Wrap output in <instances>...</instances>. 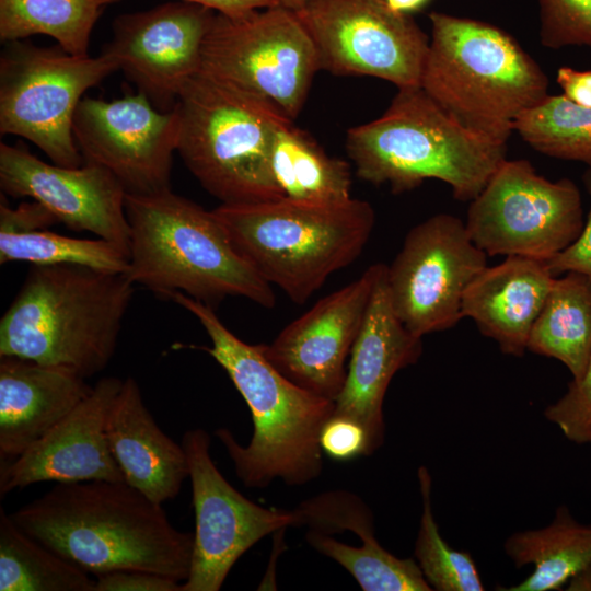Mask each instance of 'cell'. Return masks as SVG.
I'll list each match as a JSON object with an SVG mask.
<instances>
[{
    "label": "cell",
    "mask_w": 591,
    "mask_h": 591,
    "mask_svg": "<svg viewBox=\"0 0 591 591\" xmlns=\"http://www.w3.org/2000/svg\"><path fill=\"white\" fill-rule=\"evenodd\" d=\"M27 535L95 577L141 570L184 582L194 534L125 482L56 483L10 514Z\"/></svg>",
    "instance_id": "1"
},
{
    "label": "cell",
    "mask_w": 591,
    "mask_h": 591,
    "mask_svg": "<svg viewBox=\"0 0 591 591\" xmlns=\"http://www.w3.org/2000/svg\"><path fill=\"white\" fill-rule=\"evenodd\" d=\"M171 299L199 321L211 346L197 348L222 367L251 410L254 431L247 445H241L227 428L215 432L236 476L255 488L276 478L288 485L316 478L323 468L320 433L334 413L335 402L286 378L266 358L262 345H250L235 336L211 306L182 292Z\"/></svg>",
    "instance_id": "2"
},
{
    "label": "cell",
    "mask_w": 591,
    "mask_h": 591,
    "mask_svg": "<svg viewBox=\"0 0 591 591\" xmlns=\"http://www.w3.org/2000/svg\"><path fill=\"white\" fill-rule=\"evenodd\" d=\"M135 286L127 274L32 265L0 320V356L93 376L115 354Z\"/></svg>",
    "instance_id": "3"
},
{
    "label": "cell",
    "mask_w": 591,
    "mask_h": 591,
    "mask_svg": "<svg viewBox=\"0 0 591 591\" xmlns=\"http://www.w3.org/2000/svg\"><path fill=\"white\" fill-rule=\"evenodd\" d=\"M128 277L154 294L182 292L212 309L228 297L273 308L271 285L239 254L213 213L172 189L126 194Z\"/></svg>",
    "instance_id": "4"
},
{
    "label": "cell",
    "mask_w": 591,
    "mask_h": 591,
    "mask_svg": "<svg viewBox=\"0 0 591 591\" xmlns=\"http://www.w3.org/2000/svg\"><path fill=\"white\" fill-rule=\"evenodd\" d=\"M420 86L468 130L508 143L518 118L548 95V78L505 30L433 11Z\"/></svg>",
    "instance_id": "5"
},
{
    "label": "cell",
    "mask_w": 591,
    "mask_h": 591,
    "mask_svg": "<svg viewBox=\"0 0 591 591\" xmlns=\"http://www.w3.org/2000/svg\"><path fill=\"white\" fill-rule=\"evenodd\" d=\"M346 151L362 181L399 194L439 179L471 201L506 160L507 143L468 130L414 86L398 89L376 119L348 129Z\"/></svg>",
    "instance_id": "6"
},
{
    "label": "cell",
    "mask_w": 591,
    "mask_h": 591,
    "mask_svg": "<svg viewBox=\"0 0 591 591\" xmlns=\"http://www.w3.org/2000/svg\"><path fill=\"white\" fill-rule=\"evenodd\" d=\"M212 211L239 254L297 304L359 257L375 224L373 207L352 197L339 202L282 197L221 204Z\"/></svg>",
    "instance_id": "7"
},
{
    "label": "cell",
    "mask_w": 591,
    "mask_h": 591,
    "mask_svg": "<svg viewBox=\"0 0 591 591\" xmlns=\"http://www.w3.org/2000/svg\"><path fill=\"white\" fill-rule=\"evenodd\" d=\"M176 106L177 152L209 194L227 205L283 197L270 155L277 130L291 119L278 107L200 71L188 81Z\"/></svg>",
    "instance_id": "8"
},
{
    "label": "cell",
    "mask_w": 591,
    "mask_h": 591,
    "mask_svg": "<svg viewBox=\"0 0 591 591\" xmlns=\"http://www.w3.org/2000/svg\"><path fill=\"white\" fill-rule=\"evenodd\" d=\"M0 55V132L27 139L53 163L78 167L83 159L72 124L84 93L117 71L107 56H76L59 45L4 43Z\"/></svg>",
    "instance_id": "9"
},
{
    "label": "cell",
    "mask_w": 591,
    "mask_h": 591,
    "mask_svg": "<svg viewBox=\"0 0 591 591\" xmlns=\"http://www.w3.org/2000/svg\"><path fill=\"white\" fill-rule=\"evenodd\" d=\"M320 70L298 14L280 5L234 18L216 13L202 43L200 72L267 100L291 120Z\"/></svg>",
    "instance_id": "10"
},
{
    "label": "cell",
    "mask_w": 591,
    "mask_h": 591,
    "mask_svg": "<svg viewBox=\"0 0 591 591\" xmlns=\"http://www.w3.org/2000/svg\"><path fill=\"white\" fill-rule=\"evenodd\" d=\"M581 194L567 177L549 181L529 160H505L471 200L465 227L487 256L548 260L583 228Z\"/></svg>",
    "instance_id": "11"
},
{
    "label": "cell",
    "mask_w": 591,
    "mask_h": 591,
    "mask_svg": "<svg viewBox=\"0 0 591 591\" xmlns=\"http://www.w3.org/2000/svg\"><path fill=\"white\" fill-rule=\"evenodd\" d=\"M321 70L370 76L397 86H420L430 38L412 14L386 0H306L296 12Z\"/></svg>",
    "instance_id": "12"
},
{
    "label": "cell",
    "mask_w": 591,
    "mask_h": 591,
    "mask_svg": "<svg viewBox=\"0 0 591 591\" xmlns=\"http://www.w3.org/2000/svg\"><path fill=\"white\" fill-rule=\"evenodd\" d=\"M485 267L487 254L460 218L431 216L409 230L386 268L392 306L415 336L450 329L463 318L464 292Z\"/></svg>",
    "instance_id": "13"
},
{
    "label": "cell",
    "mask_w": 591,
    "mask_h": 591,
    "mask_svg": "<svg viewBox=\"0 0 591 591\" xmlns=\"http://www.w3.org/2000/svg\"><path fill=\"white\" fill-rule=\"evenodd\" d=\"M179 131L176 105L162 112L139 92L113 101L83 96L72 124L83 163L105 167L131 195L171 189Z\"/></svg>",
    "instance_id": "14"
},
{
    "label": "cell",
    "mask_w": 591,
    "mask_h": 591,
    "mask_svg": "<svg viewBox=\"0 0 591 591\" xmlns=\"http://www.w3.org/2000/svg\"><path fill=\"white\" fill-rule=\"evenodd\" d=\"M195 511L192 563L181 591H218L237 559L268 534L293 526L292 510L267 509L247 499L220 473L206 430L182 439Z\"/></svg>",
    "instance_id": "15"
},
{
    "label": "cell",
    "mask_w": 591,
    "mask_h": 591,
    "mask_svg": "<svg viewBox=\"0 0 591 591\" xmlns=\"http://www.w3.org/2000/svg\"><path fill=\"white\" fill-rule=\"evenodd\" d=\"M215 15L208 8L179 0L121 14L101 54L155 108L169 112L200 71L202 43Z\"/></svg>",
    "instance_id": "16"
},
{
    "label": "cell",
    "mask_w": 591,
    "mask_h": 591,
    "mask_svg": "<svg viewBox=\"0 0 591 591\" xmlns=\"http://www.w3.org/2000/svg\"><path fill=\"white\" fill-rule=\"evenodd\" d=\"M378 263L343 288L320 299L262 349L269 362L297 385L334 401L347 376V358L384 268Z\"/></svg>",
    "instance_id": "17"
},
{
    "label": "cell",
    "mask_w": 591,
    "mask_h": 591,
    "mask_svg": "<svg viewBox=\"0 0 591 591\" xmlns=\"http://www.w3.org/2000/svg\"><path fill=\"white\" fill-rule=\"evenodd\" d=\"M0 187L14 198L28 197L73 231H88L129 254L126 190L105 167L46 163L21 146L0 143Z\"/></svg>",
    "instance_id": "18"
},
{
    "label": "cell",
    "mask_w": 591,
    "mask_h": 591,
    "mask_svg": "<svg viewBox=\"0 0 591 591\" xmlns=\"http://www.w3.org/2000/svg\"><path fill=\"white\" fill-rule=\"evenodd\" d=\"M123 380L100 379L66 417L16 459L0 465V494L43 482H125L106 424Z\"/></svg>",
    "instance_id": "19"
},
{
    "label": "cell",
    "mask_w": 591,
    "mask_h": 591,
    "mask_svg": "<svg viewBox=\"0 0 591 591\" xmlns=\"http://www.w3.org/2000/svg\"><path fill=\"white\" fill-rule=\"evenodd\" d=\"M386 268L385 265L374 286L334 409L363 426L372 452L384 441L383 403L393 376L415 364L422 354V338L405 327L392 306Z\"/></svg>",
    "instance_id": "20"
},
{
    "label": "cell",
    "mask_w": 591,
    "mask_h": 591,
    "mask_svg": "<svg viewBox=\"0 0 591 591\" xmlns=\"http://www.w3.org/2000/svg\"><path fill=\"white\" fill-rule=\"evenodd\" d=\"M92 386L71 370L0 356V459L10 462L66 417Z\"/></svg>",
    "instance_id": "21"
},
{
    "label": "cell",
    "mask_w": 591,
    "mask_h": 591,
    "mask_svg": "<svg viewBox=\"0 0 591 591\" xmlns=\"http://www.w3.org/2000/svg\"><path fill=\"white\" fill-rule=\"evenodd\" d=\"M555 276L546 260L507 256L485 267L464 292L461 314L505 355L522 357Z\"/></svg>",
    "instance_id": "22"
},
{
    "label": "cell",
    "mask_w": 591,
    "mask_h": 591,
    "mask_svg": "<svg viewBox=\"0 0 591 591\" xmlns=\"http://www.w3.org/2000/svg\"><path fill=\"white\" fill-rule=\"evenodd\" d=\"M106 436L125 483L160 505L179 494L188 477L185 450L157 425L132 378L123 380Z\"/></svg>",
    "instance_id": "23"
},
{
    "label": "cell",
    "mask_w": 591,
    "mask_h": 591,
    "mask_svg": "<svg viewBox=\"0 0 591 591\" xmlns=\"http://www.w3.org/2000/svg\"><path fill=\"white\" fill-rule=\"evenodd\" d=\"M503 547L517 568L532 565L534 570L518 584L499 590H560L591 566V524L578 522L560 506L548 525L513 533Z\"/></svg>",
    "instance_id": "24"
},
{
    "label": "cell",
    "mask_w": 591,
    "mask_h": 591,
    "mask_svg": "<svg viewBox=\"0 0 591 591\" xmlns=\"http://www.w3.org/2000/svg\"><path fill=\"white\" fill-rule=\"evenodd\" d=\"M528 350L554 358L580 379L591 355V277H556L532 327Z\"/></svg>",
    "instance_id": "25"
},
{
    "label": "cell",
    "mask_w": 591,
    "mask_h": 591,
    "mask_svg": "<svg viewBox=\"0 0 591 591\" xmlns=\"http://www.w3.org/2000/svg\"><path fill=\"white\" fill-rule=\"evenodd\" d=\"M270 163L286 198L310 202H339L351 198L350 164L327 155L313 137L292 120L277 130Z\"/></svg>",
    "instance_id": "26"
},
{
    "label": "cell",
    "mask_w": 591,
    "mask_h": 591,
    "mask_svg": "<svg viewBox=\"0 0 591 591\" xmlns=\"http://www.w3.org/2000/svg\"><path fill=\"white\" fill-rule=\"evenodd\" d=\"M0 591H95V579L27 535L0 508Z\"/></svg>",
    "instance_id": "27"
},
{
    "label": "cell",
    "mask_w": 591,
    "mask_h": 591,
    "mask_svg": "<svg viewBox=\"0 0 591 591\" xmlns=\"http://www.w3.org/2000/svg\"><path fill=\"white\" fill-rule=\"evenodd\" d=\"M106 5L105 0H0V39L43 34L69 54L89 55L93 27Z\"/></svg>",
    "instance_id": "28"
},
{
    "label": "cell",
    "mask_w": 591,
    "mask_h": 591,
    "mask_svg": "<svg viewBox=\"0 0 591 591\" xmlns=\"http://www.w3.org/2000/svg\"><path fill=\"white\" fill-rule=\"evenodd\" d=\"M10 262L70 264L118 274H127L129 269V254L118 245L100 237L66 236L48 229L0 230V264Z\"/></svg>",
    "instance_id": "29"
},
{
    "label": "cell",
    "mask_w": 591,
    "mask_h": 591,
    "mask_svg": "<svg viewBox=\"0 0 591 591\" xmlns=\"http://www.w3.org/2000/svg\"><path fill=\"white\" fill-rule=\"evenodd\" d=\"M514 131L544 155L580 162L591 169V108L579 106L563 94H549L523 113Z\"/></svg>",
    "instance_id": "30"
},
{
    "label": "cell",
    "mask_w": 591,
    "mask_h": 591,
    "mask_svg": "<svg viewBox=\"0 0 591 591\" xmlns=\"http://www.w3.org/2000/svg\"><path fill=\"white\" fill-rule=\"evenodd\" d=\"M311 547L344 567L363 591H430L418 564L398 558L379 542L351 546L328 534L308 531Z\"/></svg>",
    "instance_id": "31"
},
{
    "label": "cell",
    "mask_w": 591,
    "mask_h": 591,
    "mask_svg": "<svg viewBox=\"0 0 591 591\" xmlns=\"http://www.w3.org/2000/svg\"><path fill=\"white\" fill-rule=\"evenodd\" d=\"M422 513L415 543L416 561L432 590L483 591L484 583L470 553L452 548L441 536L431 508V476L418 470Z\"/></svg>",
    "instance_id": "32"
},
{
    "label": "cell",
    "mask_w": 591,
    "mask_h": 591,
    "mask_svg": "<svg viewBox=\"0 0 591 591\" xmlns=\"http://www.w3.org/2000/svg\"><path fill=\"white\" fill-rule=\"evenodd\" d=\"M540 43L548 49H591V0H537Z\"/></svg>",
    "instance_id": "33"
},
{
    "label": "cell",
    "mask_w": 591,
    "mask_h": 591,
    "mask_svg": "<svg viewBox=\"0 0 591 591\" xmlns=\"http://www.w3.org/2000/svg\"><path fill=\"white\" fill-rule=\"evenodd\" d=\"M544 417L556 425L575 443L591 440V355L580 379L568 384L566 393L544 410Z\"/></svg>",
    "instance_id": "34"
},
{
    "label": "cell",
    "mask_w": 591,
    "mask_h": 591,
    "mask_svg": "<svg viewBox=\"0 0 591 591\" xmlns=\"http://www.w3.org/2000/svg\"><path fill=\"white\" fill-rule=\"evenodd\" d=\"M320 445L323 454L336 461H348L373 453L363 426L348 416L335 413L321 429Z\"/></svg>",
    "instance_id": "35"
},
{
    "label": "cell",
    "mask_w": 591,
    "mask_h": 591,
    "mask_svg": "<svg viewBox=\"0 0 591 591\" xmlns=\"http://www.w3.org/2000/svg\"><path fill=\"white\" fill-rule=\"evenodd\" d=\"M582 183L591 198V169L588 167L584 171ZM546 263L555 276L576 271L591 277V205L587 220L576 241Z\"/></svg>",
    "instance_id": "36"
},
{
    "label": "cell",
    "mask_w": 591,
    "mask_h": 591,
    "mask_svg": "<svg viewBox=\"0 0 591 591\" xmlns=\"http://www.w3.org/2000/svg\"><path fill=\"white\" fill-rule=\"evenodd\" d=\"M182 582L141 570H115L95 578V591H181Z\"/></svg>",
    "instance_id": "37"
},
{
    "label": "cell",
    "mask_w": 591,
    "mask_h": 591,
    "mask_svg": "<svg viewBox=\"0 0 591 591\" xmlns=\"http://www.w3.org/2000/svg\"><path fill=\"white\" fill-rule=\"evenodd\" d=\"M58 219L42 204L32 200L23 201L12 209L3 200L0 204V230L27 231L35 229H48Z\"/></svg>",
    "instance_id": "38"
},
{
    "label": "cell",
    "mask_w": 591,
    "mask_h": 591,
    "mask_svg": "<svg viewBox=\"0 0 591 591\" xmlns=\"http://www.w3.org/2000/svg\"><path fill=\"white\" fill-rule=\"evenodd\" d=\"M556 82L566 99L579 106L591 108V70L560 67Z\"/></svg>",
    "instance_id": "39"
},
{
    "label": "cell",
    "mask_w": 591,
    "mask_h": 591,
    "mask_svg": "<svg viewBox=\"0 0 591 591\" xmlns=\"http://www.w3.org/2000/svg\"><path fill=\"white\" fill-rule=\"evenodd\" d=\"M118 0H105V3L112 4ZM198 4L212 10L216 13L230 18L241 16L255 10L276 7V0H179Z\"/></svg>",
    "instance_id": "40"
},
{
    "label": "cell",
    "mask_w": 591,
    "mask_h": 591,
    "mask_svg": "<svg viewBox=\"0 0 591 591\" xmlns=\"http://www.w3.org/2000/svg\"><path fill=\"white\" fill-rule=\"evenodd\" d=\"M430 0H386L387 4L395 11L412 14L422 9Z\"/></svg>",
    "instance_id": "41"
},
{
    "label": "cell",
    "mask_w": 591,
    "mask_h": 591,
    "mask_svg": "<svg viewBox=\"0 0 591 591\" xmlns=\"http://www.w3.org/2000/svg\"><path fill=\"white\" fill-rule=\"evenodd\" d=\"M567 590L591 591V566L572 577L568 581Z\"/></svg>",
    "instance_id": "42"
},
{
    "label": "cell",
    "mask_w": 591,
    "mask_h": 591,
    "mask_svg": "<svg viewBox=\"0 0 591 591\" xmlns=\"http://www.w3.org/2000/svg\"><path fill=\"white\" fill-rule=\"evenodd\" d=\"M277 4L291 11H299L306 0H276Z\"/></svg>",
    "instance_id": "43"
},
{
    "label": "cell",
    "mask_w": 591,
    "mask_h": 591,
    "mask_svg": "<svg viewBox=\"0 0 591 591\" xmlns=\"http://www.w3.org/2000/svg\"><path fill=\"white\" fill-rule=\"evenodd\" d=\"M589 443H591V440H590V442H589Z\"/></svg>",
    "instance_id": "44"
}]
</instances>
